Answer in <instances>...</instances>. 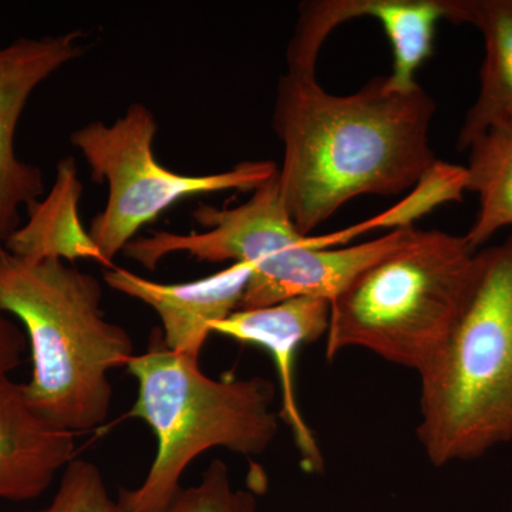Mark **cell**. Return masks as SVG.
I'll use <instances>...</instances> for the list:
<instances>
[{
    "label": "cell",
    "instance_id": "1",
    "mask_svg": "<svg viewBox=\"0 0 512 512\" xmlns=\"http://www.w3.org/2000/svg\"><path fill=\"white\" fill-rule=\"evenodd\" d=\"M434 113L420 84L396 90L382 76L336 96L316 72L286 70L272 127L284 147L279 190L303 237L360 195L389 197L419 184L437 163L429 138Z\"/></svg>",
    "mask_w": 512,
    "mask_h": 512
},
{
    "label": "cell",
    "instance_id": "2",
    "mask_svg": "<svg viewBox=\"0 0 512 512\" xmlns=\"http://www.w3.org/2000/svg\"><path fill=\"white\" fill-rule=\"evenodd\" d=\"M101 301L99 279L69 262L0 249V311L18 320L32 360L23 390L37 413L74 434L107 420L110 372L134 356L130 333L106 319Z\"/></svg>",
    "mask_w": 512,
    "mask_h": 512
},
{
    "label": "cell",
    "instance_id": "3",
    "mask_svg": "<svg viewBox=\"0 0 512 512\" xmlns=\"http://www.w3.org/2000/svg\"><path fill=\"white\" fill-rule=\"evenodd\" d=\"M419 376L417 439L434 467L512 441V234L477 252L466 305Z\"/></svg>",
    "mask_w": 512,
    "mask_h": 512
},
{
    "label": "cell",
    "instance_id": "4",
    "mask_svg": "<svg viewBox=\"0 0 512 512\" xmlns=\"http://www.w3.org/2000/svg\"><path fill=\"white\" fill-rule=\"evenodd\" d=\"M126 367L138 387L130 416L153 430L157 451L143 483L120 491L124 512H163L183 488L185 470L211 448L254 457L276 439V389L265 377L212 379L198 362L168 349L161 329Z\"/></svg>",
    "mask_w": 512,
    "mask_h": 512
},
{
    "label": "cell",
    "instance_id": "5",
    "mask_svg": "<svg viewBox=\"0 0 512 512\" xmlns=\"http://www.w3.org/2000/svg\"><path fill=\"white\" fill-rule=\"evenodd\" d=\"M477 252L464 235L419 229L410 244L370 266L330 303L326 359L360 348L421 372L466 305Z\"/></svg>",
    "mask_w": 512,
    "mask_h": 512
},
{
    "label": "cell",
    "instance_id": "6",
    "mask_svg": "<svg viewBox=\"0 0 512 512\" xmlns=\"http://www.w3.org/2000/svg\"><path fill=\"white\" fill-rule=\"evenodd\" d=\"M158 123L146 104L133 103L113 124L96 120L77 128L70 144L82 153L94 183H107L106 207L93 218L89 234L103 266L177 202L197 195L254 191L274 177L278 165L268 160L242 161L227 171L185 175L158 163L154 140Z\"/></svg>",
    "mask_w": 512,
    "mask_h": 512
},
{
    "label": "cell",
    "instance_id": "7",
    "mask_svg": "<svg viewBox=\"0 0 512 512\" xmlns=\"http://www.w3.org/2000/svg\"><path fill=\"white\" fill-rule=\"evenodd\" d=\"M83 39L82 30H70L0 47V249L22 225V208L45 195L42 170L15 150L20 117L40 84L86 52Z\"/></svg>",
    "mask_w": 512,
    "mask_h": 512
},
{
    "label": "cell",
    "instance_id": "8",
    "mask_svg": "<svg viewBox=\"0 0 512 512\" xmlns=\"http://www.w3.org/2000/svg\"><path fill=\"white\" fill-rule=\"evenodd\" d=\"M419 229L404 225L352 247L328 249L338 241L308 237L271 261L251 269L241 309L264 308L298 296L325 299L332 303L366 269L410 244Z\"/></svg>",
    "mask_w": 512,
    "mask_h": 512
},
{
    "label": "cell",
    "instance_id": "9",
    "mask_svg": "<svg viewBox=\"0 0 512 512\" xmlns=\"http://www.w3.org/2000/svg\"><path fill=\"white\" fill-rule=\"evenodd\" d=\"M329 318V301L298 296L264 308L239 309L212 326V333L261 346L274 357L281 384L279 419L284 420L291 430L301 456L302 468L309 474L322 473L325 460L311 427L299 409L293 365L301 346L316 342L326 335Z\"/></svg>",
    "mask_w": 512,
    "mask_h": 512
},
{
    "label": "cell",
    "instance_id": "10",
    "mask_svg": "<svg viewBox=\"0 0 512 512\" xmlns=\"http://www.w3.org/2000/svg\"><path fill=\"white\" fill-rule=\"evenodd\" d=\"M249 275V265L231 264L187 284H160L113 265L103 279L114 291L150 306L161 320L167 348L198 362L212 326L241 309Z\"/></svg>",
    "mask_w": 512,
    "mask_h": 512
},
{
    "label": "cell",
    "instance_id": "11",
    "mask_svg": "<svg viewBox=\"0 0 512 512\" xmlns=\"http://www.w3.org/2000/svg\"><path fill=\"white\" fill-rule=\"evenodd\" d=\"M72 431L37 413L22 383L0 380V500H36L74 458Z\"/></svg>",
    "mask_w": 512,
    "mask_h": 512
},
{
    "label": "cell",
    "instance_id": "12",
    "mask_svg": "<svg viewBox=\"0 0 512 512\" xmlns=\"http://www.w3.org/2000/svg\"><path fill=\"white\" fill-rule=\"evenodd\" d=\"M447 20L474 26L484 37L480 90L456 143L467 151L488 127L512 114V0H447Z\"/></svg>",
    "mask_w": 512,
    "mask_h": 512
},
{
    "label": "cell",
    "instance_id": "13",
    "mask_svg": "<svg viewBox=\"0 0 512 512\" xmlns=\"http://www.w3.org/2000/svg\"><path fill=\"white\" fill-rule=\"evenodd\" d=\"M83 183L73 157L57 163L55 184L45 198L29 205L28 221L6 241L5 251L26 262L49 259L73 264L92 259L103 265L99 249L80 218Z\"/></svg>",
    "mask_w": 512,
    "mask_h": 512
},
{
    "label": "cell",
    "instance_id": "14",
    "mask_svg": "<svg viewBox=\"0 0 512 512\" xmlns=\"http://www.w3.org/2000/svg\"><path fill=\"white\" fill-rule=\"evenodd\" d=\"M323 10L335 28L366 16L380 23L393 49L387 80L396 90L419 84L414 76L433 55L437 23L447 20V0H323Z\"/></svg>",
    "mask_w": 512,
    "mask_h": 512
},
{
    "label": "cell",
    "instance_id": "15",
    "mask_svg": "<svg viewBox=\"0 0 512 512\" xmlns=\"http://www.w3.org/2000/svg\"><path fill=\"white\" fill-rule=\"evenodd\" d=\"M467 191L478 195L477 217L464 238L474 251L512 227V114L488 127L467 148Z\"/></svg>",
    "mask_w": 512,
    "mask_h": 512
},
{
    "label": "cell",
    "instance_id": "16",
    "mask_svg": "<svg viewBox=\"0 0 512 512\" xmlns=\"http://www.w3.org/2000/svg\"><path fill=\"white\" fill-rule=\"evenodd\" d=\"M163 512H258V501L252 488L234 487L227 464L214 460L200 481L181 488Z\"/></svg>",
    "mask_w": 512,
    "mask_h": 512
},
{
    "label": "cell",
    "instance_id": "17",
    "mask_svg": "<svg viewBox=\"0 0 512 512\" xmlns=\"http://www.w3.org/2000/svg\"><path fill=\"white\" fill-rule=\"evenodd\" d=\"M23 512H124L113 500L96 464L73 458L64 468L55 497L40 510Z\"/></svg>",
    "mask_w": 512,
    "mask_h": 512
},
{
    "label": "cell",
    "instance_id": "18",
    "mask_svg": "<svg viewBox=\"0 0 512 512\" xmlns=\"http://www.w3.org/2000/svg\"><path fill=\"white\" fill-rule=\"evenodd\" d=\"M26 348L28 340L19 323L0 311V380L22 365Z\"/></svg>",
    "mask_w": 512,
    "mask_h": 512
}]
</instances>
